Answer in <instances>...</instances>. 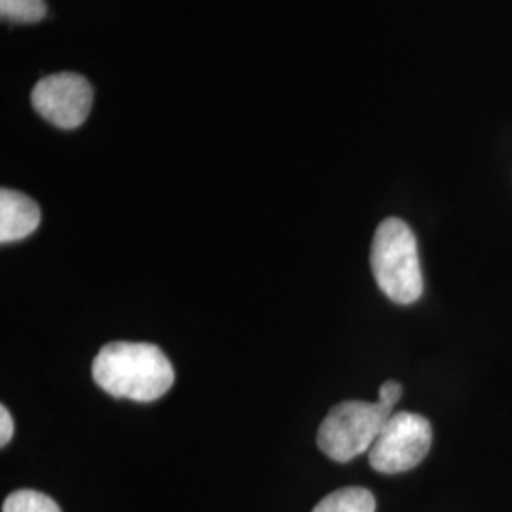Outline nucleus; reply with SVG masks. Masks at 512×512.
Returning <instances> with one entry per match:
<instances>
[{"label":"nucleus","mask_w":512,"mask_h":512,"mask_svg":"<svg viewBox=\"0 0 512 512\" xmlns=\"http://www.w3.org/2000/svg\"><path fill=\"white\" fill-rule=\"evenodd\" d=\"M93 380L116 399L152 403L171 389L175 370L164 351L143 342H112L93 359Z\"/></svg>","instance_id":"nucleus-1"},{"label":"nucleus","mask_w":512,"mask_h":512,"mask_svg":"<svg viewBox=\"0 0 512 512\" xmlns=\"http://www.w3.org/2000/svg\"><path fill=\"white\" fill-rule=\"evenodd\" d=\"M370 268L380 291L395 304L408 306L423 294L418 241L401 219H385L372 239Z\"/></svg>","instance_id":"nucleus-2"},{"label":"nucleus","mask_w":512,"mask_h":512,"mask_svg":"<svg viewBox=\"0 0 512 512\" xmlns=\"http://www.w3.org/2000/svg\"><path fill=\"white\" fill-rule=\"evenodd\" d=\"M393 410L380 403L336 404L317 431V446L327 458L346 463L372 448Z\"/></svg>","instance_id":"nucleus-3"},{"label":"nucleus","mask_w":512,"mask_h":512,"mask_svg":"<svg viewBox=\"0 0 512 512\" xmlns=\"http://www.w3.org/2000/svg\"><path fill=\"white\" fill-rule=\"evenodd\" d=\"M433 444L427 418L414 412H393L368 450L370 467L384 475L406 473L418 467Z\"/></svg>","instance_id":"nucleus-4"},{"label":"nucleus","mask_w":512,"mask_h":512,"mask_svg":"<svg viewBox=\"0 0 512 512\" xmlns=\"http://www.w3.org/2000/svg\"><path fill=\"white\" fill-rule=\"evenodd\" d=\"M38 114L61 129L82 126L92 110V84L76 73L50 74L42 78L31 95Z\"/></svg>","instance_id":"nucleus-5"},{"label":"nucleus","mask_w":512,"mask_h":512,"mask_svg":"<svg viewBox=\"0 0 512 512\" xmlns=\"http://www.w3.org/2000/svg\"><path fill=\"white\" fill-rule=\"evenodd\" d=\"M40 224V207L29 196L2 188L0 190V243H14L31 236Z\"/></svg>","instance_id":"nucleus-6"},{"label":"nucleus","mask_w":512,"mask_h":512,"mask_svg":"<svg viewBox=\"0 0 512 512\" xmlns=\"http://www.w3.org/2000/svg\"><path fill=\"white\" fill-rule=\"evenodd\" d=\"M311 512H376V499L366 488H340L317 503Z\"/></svg>","instance_id":"nucleus-7"},{"label":"nucleus","mask_w":512,"mask_h":512,"mask_svg":"<svg viewBox=\"0 0 512 512\" xmlns=\"http://www.w3.org/2000/svg\"><path fill=\"white\" fill-rule=\"evenodd\" d=\"M2 512H61L52 497L35 490H18L8 495Z\"/></svg>","instance_id":"nucleus-8"},{"label":"nucleus","mask_w":512,"mask_h":512,"mask_svg":"<svg viewBox=\"0 0 512 512\" xmlns=\"http://www.w3.org/2000/svg\"><path fill=\"white\" fill-rule=\"evenodd\" d=\"M0 16L10 23H37L46 16L44 0H0Z\"/></svg>","instance_id":"nucleus-9"},{"label":"nucleus","mask_w":512,"mask_h":512,"mask_svg":"<svg viewBox=\"0 0 512 512\" xmlns=\"http://www.w3.org/2000/svg\"><path fill=\"white\" fill-rule=\"evenodd\" d=\"M401 397H403V385L395 382V380H389L380 387L378 403L384 404V406L393 410V406L401 401Z\"/></svg>","instance_id":"nucleus-10"},{"label":"nucleus","mask_w":512,"mask_h":512,"mask_svg":"<svg viewBox=\"0 0 512 512\" xmlns=\"http://www.w3.org/2000/svg\"><path fill=\"white\" fill-rule=\"evenodd\" d=\"M14 437V420L6 406H0V446L4 448Z\"/></svg>","instance_id":"nucleus-11"}]
</instances>
